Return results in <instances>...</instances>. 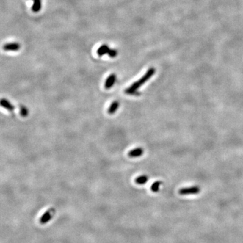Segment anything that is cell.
Here are the masks:
<instances>
[{"instance_id": "9c48e42d", "label": "cell", "mask_w": 243, "mask_h": 243, "mask_svg": "<svg viewBox=\"0 0 243 243\" xmlns=\"http://www.w3.org/2000/svg\"><path fill=\"white\" fill-rule=\"evenodd\" d=\"M120 106V104L118 101H114V102H112V104L110 105V106L109 107L108 110H107V112H108L109 114H114L115 112H116L117 109H118V107Z\"/></svg>"}, {"instance_id": "5b68a950", "label": "cell", "mask_w": 243, "mask_h": 243, "mask_svg": "<svg viewBox=\"0 0 243 243\" xmlns=\"http://www.w3.org/2000/svg\"><path fill=\"white\" fill-rule=\"evenodd\" d=\"M21 48V46L18 43H7L4 46L3 49L5 51H16Z\"/></svg>"}, {"instance_id": "ba28073f", "label": "cell", "mask_w": 243, "mask_h": 243, "mask_svg": "<svg viewBox=\"0 0 243 243\" xmlns=\"http://www.w3.org/2000/svg\"><path fill=\"white\" fill-rule=\"evenodd\" d=\"M1 107H3L4 108L9 110V111L10 112H12L14 109V106L13 105L6 99H2L1 100Z\"/></svg>"}, {"instance_id": "6da1fadb", "label": "cell", "mask_w": 243, "mask_h": 243, "mask_svg": "<svg viewBox=\"0 0 243 243\" xmlns=\"http://www.w3.org/2000/svg\"><path fill=\"white\" fill-rule=\"evenodd\" d=\"M155 72V70L153 68H149L148 70V71L147 72V73H145L141 79L138 80L137 82H134L129 88L125 90V93L131 95H140L139 93L137 91V89H139L142 85H143L148 80L151 79V78L153 76Z\"/></svg>"}, {"instance_id": "277c9868", "label": "cell", "mask_w": 243, "mask_h": 243, "mask_svg": "<svg viewBox=\"0 0 243 243\" xmlns=\"http://www.w3.org/2000/svg\"><path fill=\"white\" fill-rule=\"evenodd\" d=\"M116 81V75L115 74H112L107 78L106 82H105V88L106 89H109L114 86Z\"/></svg>"}, {"instance_id": "8992f818", "label": "cell", "mask_w": 243, "mask_h": 243, "mask_svg": "<svg viewBox=\"0 0 243 243\" xmlns=\"http://www.w3.org/2000/svg\"><path fill=\"white\" fill-rule=\"evenodd\" d=\"M144 153V150L142 148H136L134 149L131 150L128 153V155L130 157H138L142 155Z\"/></svg>"}, {"instance_id": "3957f363", "label": "cell", "mask_w": 243, "mask_h": 243, "mask_svg": "<svg viewBox=\"0 0 243 243\" xmlns=\"http://www.w3.org/2000/svg\"><path fill=\"white\" fill-rule=\"evenodd\" d=\"M200 189L198 186H191L187 188H182L179 190V194L181 195H195L199 193Z\"/></svg>"}, {"instance_id": "7c38bea8", "label": "cell", "mask_w": 243, "mask_h": 243, "mask_svg": "<svg viewBox=\"0 0 243 243\" xmlns=\"http://www.w3.org/2000/svg\"><path fill=\"white\" fill-rule=\"evenodd\" d=\"M161 184H162V182L160 181L155 182L154 183L151 185V190H152L153 192H158L159 189V186H160V185H161Z\"/></svg>"}, {"instance_id": "30bf717a", "label": "cell", "mask_w": 243, "mask_h": 243, "mask_svg": "<svg viewBox=\"0 0 243 243\" xmlns=\"http://www.w3.org/2000/svg\"><path fill=\"white\" fill-rule=\"evenodd\" d=\"M33 5L32 6V10L33 12H39L41 9V0H32Z\"/></svg>"}, {"instance_id": "7a4b0ae2", "label": "cell", "mask_w": 243, "mask_h": 243, "mask_svg": "<svg viewBox=\"0 0 243 243\" xmlns=\"http://www.w3.org/2000/svg\"><path fill=\"white\" fill-rule=\"evenodd\" d=\"M97 54L99 56H102L105 54H107L110 57H115L117 56V51L116 49H112L106 45H103L97 49Z\"/></svg>"}, {"instance_id": "4fadbf2b", "label": "cell", "mask_w": 243, "mask_h": 243, "mask_svg": "<svg viewBox=\"0 0 243 243\" xmlns=\"http://www.w3.org/2000/svg\"><path fill=\"white\" fill-rule=\"evenodd\" d=\"M20 113L22 117H26L29 114V110L26 107L21 106V108H20Z\"/></svg>"}, {"instance_id": "8fae6325", "label": "cell", "mask_w": 243, "mask_h": 243, "mask_svg": "<svg viewBox=\"0 0 243 243\" xmlns=\"http://www.w3.org/2000/svg\"><path fill=\"white\" fill-rule=\"evenodd\" d=\"M148 180H149L148 176H145V175H142V176L137 177V178L135 179V182H136L137 184H144L148 181Z\"/></svg>"}, {"instance_id": "52a82bcc", "label": "cell", "mask_w": 243, "mask_h": 243, "mask_svg": "<svg viewBox=\"0 0 243 243\" xmlns=\"http://www.w3.org/2000/svg\"><path fill=\"white\" fill-rule=\"evenodd\" d=\"M53 212H54L53 209H50L45 213V214L43 215L41 220H40V222H41V224H46V223L49 221V220L51 219L52 213Z\"/></svg>"}]
</instances>
